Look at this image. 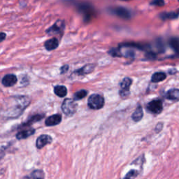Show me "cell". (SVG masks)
<instances>
[{
	"label": "cell",
	"mask_w": 179,
	"mask_h": 179,
	"mask_svg": "<svg viewBox=\"0 0 179 179\" xmlns=\"http://www.w3.org/2000/svg\"><path fill=\"white\" fill-rule=\"evenodd\" d=\"M30 104V99L27 96H18L7 100L3 114L7 118H15L23 114Z\"/></svg>",
	"instance_id": "obj_1"
},
{
	"label": "cell",
	"mask_w": 179,
	"mask_h": 179,
	"mask_svg": "<svg viewBox=\"0 0 179 179\" xmlns=\"http://www.w3.org/2000/svg\"><path fill=\"white\" fill-rule=\"evenodd\" d=\"M76 6L78 13L83 15V20L85 23L90 22V21L95 16V9L93 6V5L88 3V2H77L76 4Z\"/></svg>",
	"instance_id": "obj_2"
},
{
	"label": "cell",
	"mask_w": 179,
	"mask_h": 179,
	"mask_svg": "<svg viewBox=\"0 0 179 179\" xmlns=\"http://www.w3.org/2000/svg\"><path fill=\"white\" fill-rule=\"evenodd\" d=\"M108 10L110 14L115 15L120 18L124 20H129L131 18V13L127 8L117 6L109 7Z\"/></svg>",
	"instance_id": "obj_3"
},
{
	"label": "cell",
	"mask_w": 179,
	"mask_h": 179,
	"mask_svg": "<svg viewBox=\"0 0 179 179\" xmlns=\"http://www.w3.org/2000/svg\"><path fill=\"white\" fill-rule=\"evenodd\" d=\"M88 105L93 110L101 109L104 105V97L99 94H93L88 98Z\"/></svg>",
	"instance_id": "obj_4"
},
{
	"label": "cell",
	"mask_w": 179,
	"mask_h": 179,
	"mask_svg": "<svg viewBox=\"0 0 179 179\" xmlns=\"http://www.w3.org/2000/svg\"><path fill=\"white\" fill-rule=\"evenodd\" d=\"M75 99H66L63 101L62 104V110L67 116H72L75 114L77 110V104L76 103Z\"/></svg>",
	"instance_id": "obj_5"
},
{
	"label": "cell",
	"mask_w": 179,
	"mask_h": 179,
	"mask_svg": "<svg viewBox=\"0 0 179 179\" xmlns=\"http://www.w3.org/2000/svg\"><path fill=\"white\" fill-rule=\"evenodd\" d=\"M131 83H132V80L128 77L125 78L124 79L121 81V83H120V94L121 97L125 98V97L130 95V88Z\"/></svg>",
	"instance_id": "obj_6"
},
{
	"label": "cell",
	"mask_w": 179,
	"mask_h": 179,
	"mask_svg": "<svg viewBox=\"0 0 179 179\" xmlns=\"http://www.w3.org/2000/svg\"><path fill=\"white\" fill-rule=\"evenodd\" d=\"M147 110L154 114H159L163 110V104L160 99H154L147 105Z\"/></svg>",
	"instance_id": "obj_7"
},
{
	"label": "cell",
	"mask_w": 179,
	"mask_h": 179,
	"mask_svg": "<svg viewBox=\"0 0 179 179\" xmlns=\"http://www.w3.org/2000/svg\"><path fill=\"white\" fill-rule=\"evenodd\" d=\"M65 21L58 20L54 23V25L46 30V33L48 35H59L62 34L65 30Z\"/></svg>",
	"instance_id": "obj_8"
},
{
	"label": "cell",
	"mask_w": 179,
	"mask_h": 179,
	"mask_svg": "<svg viewBox=\"0 0 179 179\" xmlns=\"http://www.w3.org/2000/svg\"><path fill=\"white\" fill-rule=\"evenodd\" d=\"M52 142V137L48 134H42L40 136H39L36 139V148L39 149H41L46 146V145L50 144Z\"/></svg>",
	"instance_id": "obj_9"
},
{
	"label": "cell",
	"mask_w": 179,
	"mask_h": 179,
	"mask_svg": "<svg viewBox=\"0 0 179 179\" xmlns=\"http://www.w3.org/2000/svg\"><path fill=\"white\" fill-rule=\"evenodd\" d=\"M62 121V115L60 114H54L46 118L45 125L48 127L59 125Z\"/></svg>",
	"instance_id": "obj_10"
},
{
	"label": "cell",
	"mask_w": 179,
	"mask_h": 179,
	"mask_svg": "<svg viewBox=\"0 0 179 179\" xmlns=\"http://www.w3.org/2000/svg\"><path fill=\"white\" fill-rule=\"evenodd\" d=\"M17 76L14 74H6L5 75L2 80V85L5 87L14 86L17 83Z\"/></svg>",
	"instance_id": "obj_11"
},
{
	"label": "cell",
	"mask_w": 179,
	"mask_h": 179,
	"mask_svg": "<svg viewBox=\"0 0 179 179\" xmlns=\"http://www.w3.org/2000/svg\"><path fill=\"white\" fill-rule=\"evenodd\" d=\"M94 69H95V65L93 64H88L83 67L81 69L76 70L74 73L78 76L85 75L93 72Z\"/></svg>",
	"instance_id": "obj_12"
},
{
	"label": "cell",
	"mask_w": 179,
	"mask_h": 179,
	"mask_svg": "<svg viewBox=\"0 0 179 179\" xmlns=\"http://www.w3.org/2000/svg\"><path fill=\"white\" fill-rule=\"evenodd\" d=\"M179 16V9L176 10V11L172 12H163L160 14L159 17L162 20H173L178 18Z\"/></svg>",
	"instance_id": "obj_13"
},
{
	"label": "cell",
	"mask_w": 179,
	"mask_h": 179,
	"mask_svg": "<svg viewBox=\"0 0 179 179\" xmlns=\"http://www.w3.org/2000/svg\"><path fill=\"white\" fill-rule=\"evenodd\" d=\"M59 46V41L57 38H52L47 40L44 44V46L47 51H53Z\"/></svg>",
	"instance_id": "obj_14"
},
{
	"label": "cell",
	"mask_w": 179,
	"mask_h": 179,
	"mask_svg": "<svg viewBox=\"0 0 179 179\" xmlns=\"http://www.w3.org/2000/svg\"><path fill=\"white\" fill-rule=\"evenodd\" d=\"M44 117V114H36V115H33V116L31 117L27 121H26L25 123L21 125L20 127L21 128V127H25L30 126L31 125H32L33 123L38 122V121H40L41 120L43 119Z\"/></svg>",
	"instance_id": "obj_15"
},
{
	"label": "cell",
	"mask_w": 179,
	"mask_h": 179,
	"mask_svg": "<svg viewBox=\"0 0 179 179\" xmlns=\"http://www.w3.org/2000/svg\"><path fill=\"white\" fill-rule=\"evenodd\" d=\"M35 133V129H28V130H22L19 131V132L17 133L15 137H16V139H18V140H21V139H27L29 136H31Z\"/></svg>",
	"instance_id": "obj_16"
},
{
	"label": "cell",
	"mask_w": 179,
	"mask_h": 179,
	"mask_svg": "<svg viewBox=\"0 0 179 179\" xmlns=\"http://www.w3.org/2000/svg\"><path fill=\"white\" fill-rule=\"evenodd\" d=\"M166 98L173 101H179V90L172 89L166 93Z\"/></svg>",
	"instance_id": "obj_17"
},
{
	"label": "cell",
	"mask_w": 179,
	"mask_h": 179,
	"mask_svg": "<svg viewBox=\"0 0 179 179\" xmlns=\"http://www.w3.org/2000/svg\"><path fill=\"white\" fill-rule=\"evenodd\" d=\"M143 116H144L143 109H142V107L141 106H139L136 108V110H134L132 115H131V118H132V120L134 122L137 123L142 119Z\"/></svg>",
	"instance_id": "obj_18"
},
{
	"label": "cell",
	"mask_w": 179,
	"mask_h": 179,
	"mask_svg": "<svg viewBox=\"0 0 179 179\" xmlns=\"http://www.w3.org/2000/svg\"><path fill=\"white\" fill-rule=\"evenodd\" d=\"M54 93L59 97H64L67 94V89L64 85H57L54 88Z\"/></svg>",
	"instance_id": "obj_19"
},
{
	"label": "cell",
	"mask_w": 179,
	"mask_h": 179,
	"mask_svg": "<svg viewBox=\"0 0 179 179\" xmlns=\"http://www.w3.org/2000/svg\"><path fill=\"white\" fill-rule=\"evenodd\" d=\"M167 75L163 72H156L152 74L151 77V81L152 83H158L165 80Z\"/></svg>",
	"instance_id": "obj_20"
},
{
	"label": "cell",
	"mask_w": 179,
	"mask_h": 179,
	"mask_svg": "<svg viewBox=\"0 0 179 179\" xmlns=\"http://www.w3.org/2000/svg\"><path fill=\"white\" fill-rule=\"evenodd\" d=\"M169 45L176 53L179 54V38L173 37L169 40Z\"/></svg>",
	"instance_id": "obj_21"
},
{
	"label": "cell",
	"mask_w": 179,
	"mask_h": 179,
	"mask_svg": "<svg viewBox=\"0 0 179 179\" xmlns=\"http://www.w3.org/2000/svg\"><path fill=\"white\" fill-rule=\"evenodd\" d=\"M25 178H44V173L41 170H35L30 173V176H26Z\"/></svg>",
	"instance_id": "obj_22"
},
{
	"label": "cell",
	"mask_w": 179,
	"mask_h": 179,
	"mask_svg": "<svg viewBox=\"0 0 179 179\" xmlns=\"http://www.w3.org/2000/svg\"><path fill=\"white\" fill-rule=\"evenodd\" d=\"M88 94V91L85 90H81L76 92L74 94V99L75 100H81L85 97Z\"/></svg>",
	"instance_id": "obj_23"
},
{
	"label": "cell",
	"mask_w": 179,
	"mask_h": 179,
	"mask_svg": "<svg viewBox=\"0 0 179 179\" xmlns=\"http://www.w3.org/2000/svg\"><path fill=\"white\" fill-rule=\"evenodd\" d=\"M150 4L152 6H164L165 5L164 0H152Z\"/></svg>",
	"instance_id": "obj_24"
},
{
	"label": "cell",
	"mask_w": 179,
	"mask_h": 179,
	"mask_svg": "<svg viewBox=\"0 0 179 179\" xmlns=\"http://www.w3.org/2000/svg\"><path fill=\"white\" fill-rule=\"evenodd\" d=\"M138 174H139V172H137V171L134 170V169H131L127 173V175L125 176V178H136V176H138Z\"/></svg>",
	"instance_id": "obj_25"
},
{
	"label": "cell",
	"mask_w": 179,
	"mask_h": 179,
	"mask_svg": "<svg viewBox=\"0 0 179 179\" xmlns=\"http://www.w3.org/2000/svg\"><path fill=\"white\" fill-rule=\"evenodd\" d=\"M109 53L112 55L113 57H120L122 55L120 53V51L118 48H113L109 51Z\"/></svg>",
	"instance_id": "obj_26"
},
{
	"label": "cell",
	"mask_w": 179,
	"mask_h": 179,
	"mask_svg": "<svg viewBox=\"0 0 179 179\" xmlns=\"http://www.w3.org/2000/svg\"><path fill=\"white\" fill-rule=\"evenodd\" d=\"M68 69H69V66L68 65H65L62 66L60 69V73H65L66 72H67Z\"/></svg>",
	"instance_id": "obj_27"
},
{
	"label": "cell",
	"mask_w": 179,
	"mask_h": 179,
	"mask_svg": "<svg viewBox=\"0 0 179 179\" xmlns=\"http://www.w3.org/2000/svg\"><path fill=\"white\" fill-rule=\"evenodd\" d=\"M162 127H163V124H162V123H159L158 124H157L156 125V127H155V131H156L157 132H159L160 131L162 130Z\"/></svg>",
	"instance_id": "obj_28"
},
{
	"label": "cell",
	"mask_w": 179,
	"mask_h": 179,
	"mask_svg": "<svg viewBox=\"0 0 179 179\" xmlns=\"http://www.w3.org/2000/svg\"><path fill=\"white\" fill-rule=\"evenodd\" d=\"M6 34L4 32H2L1 35H0V39H1V41H3L4 40V39L6 38Z\"/></svg>",
	"instance_id": "obj_29"
},
{
	"label": "cell",
	"mask_w": 179,
	"mask_h": 179,
	"mask_svg": "<svg viewBox=\"0 0 179 179\" xmlns=\"http://www.w3.org/2000/svg\"><path fill=\"white\" fill-rule=\"evenodd\" d=\"M120 1H125V2H127V1H130V0H120Z\"/></svg>",
	"instance_id": "obj_30"
},
{
	"label": "cell",
	"mask_w": 179,
	"mask_h": 179,
	"mask_svg": "<svg viewBox=\"0 0 179 179\" xmlns=\"http://www.w3.org/2000/svg\"><path fill=\"white\" fill-rule=\"evenodd\" d=\"M178 2H179V0H178Z\"/></svg>",
	"instance_id": "obj_31"
}]
</instances>
